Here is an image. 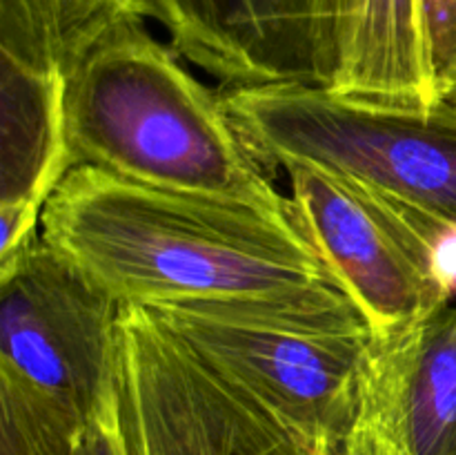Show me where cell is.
Segmentation results:
<instances>
[{
	"label": "cell",
	"mask_w": 456,
	"mask_h": 455,
	"mask_svg": "<svg viewBox=\"0 0 456 455\" xmlns=\"http://www.w3.org/2000/svg\"><path fill=\"white\" fill-rule=\"evenodd\" d=\"M40 236L118 306L216 310L325 330H368L297 217L74 168Z\"/></svg>",
	"instance_id": "obj_1"
},
{
	"label": "cell",
	"mask_w": 456,
	"mask_h": 455,
	"mask_svg": "<svg viewBox=\"0 0 456 455\" xmlns=\"http://www.w3.org/2000/svg\"><path fill=\"white\" fill-rule=\"evenodd\" d=\"M403 205V203H401ZM410 214V221L417 228L423 245H426L428 259H430L432 272L452 302H456V223L445 219L432 217L403 205Z\"/></svg>",
	"instance_id": "obj_15"
},
{
	"label": "cell",
	"mask_w": 456,
	"mask_h": 455,
	"mask_svg": "<svg viewBox=\"0 0 456 455\" xmlns=\"http://www.w3.org/2000/svg\"><path fill=\"white\" fill-rule=\"evenodd\" d=\"M338 455H456V302L395 333L370 335Z\"/></svg>",
	"instance_id": "obj_9"
},
{
	"label": "cell",
	"mask_w": 456,
	"mask_h": 455,
	"mask_svg": "<svg viewBox=\"0 0 456 455\" xmlns=\"http://www.w3.org/2000/svg\"><path fill=\"white\" fill-rule=\"evenodd\" d=\"M74 455H129L118 409V386L101 401L76 442Z\"/></svg>",
	"instance_id": "obj_16"
},
{
	"label": "cell",
	"mask_w": 456,
	"mask_h": 455,
	"mask_svg": "<svg viewBox=\"0 0 456 455\" xmlns=\"http://www.w3.org/2000/svg\"><path fill=\"white\" fill-rule=\"evenodd\" d=\"M330 92L387 105H436L419 0H332Z\"/></svg>",
	"instance_id": "obj_11"
},
{
	"label": "cell",
	"mask_w": 456,
	"mask_h": 455,
	"mask_svg": "<svg viewBox=\"0 0 456 455\" xmlns=\"http://www.w3.org/2000/svg\"><path fill=\"white\" fill-rule=\"evenodd\" d=\"M283 170L298 226L356 303L370 335L395 333L452 303L403 205L314 165Z\"/></svg>",
	"instance_id": "obj_7"
},
{
	"label": "cell",
	"mask_w": 456,
	"mask_h": 455,
	"mask_svg": "<svg viewBox=\"0 0 456 455\" xmlns=\"http://www.w3.org/2000/svg\"><path fill=\"white\" fill-rule=\"evenodd\" d=\"M183 61L225 89L330 87L332 0H150Z\"/></svg>",
	"instance_id": "obj_8"
},
{
	"label": "cell",
	"mask_w": 456,
	"mask_h": 455,
	"mask_svg": "<svg viewBox=\"0 0 456 455\" xmlns=\"http://www.w3.org/2000/svg\"><path fill=\"white\" fill-rule=\"evenodd\" d=\"M154 315L316 453H341L359 401L368 330L310 328L216 310Z\"/></svg>",
	"instance_id": "obj_6"
},
{
	"label": "cell",
	"mask_w": 456,
	"mask_h": 455,
	"mask_svg": "<svg viewBox=\"0 0 456 455\" xmlns=\"http://www.w3.org/2000/svg\"><path fill=\"white\" fill-rule=\"evenodd\" d=\"M116 386L129 455H319L142 308L120 306Z\"/></svg>",
	"instance_id": "obj_4"
},
{
	"label": "cell",
	"mask_w": 456,
	"mask_h": 455,
	"mask_svg": "<svg viewBox=\"0 0 456 455\" xmlns=\"http://www.w3.org/2000/svg\"><path fill=\"white\" fill-rule=\"evenodd\" d=\"M69 163L272 217L294 219L227 112L172 45L125 22L102 36L65 76Z\"/></svg>",
	"instance_id": "obj_2"
},
{
	"label": "cell",
	"mask_w": 456,
	"mask_h": 455,
	"mask_svg": "<svg viewBox=\"0 0 456 455\" xmlns=\"http://www.w3.org/2000/svg\"><path fill=\"white\" fill-rule=\"evenodd\" d=\"M263 163H305L456 223V103L387 105L310 85L225 89Z\"/></svg>",
	"instance_id": "obj_3"
},
{
	"label": "cell",
	"mask_w": 456,
	"mask_h": 455,
	"mask_svg": "<svg viewBox=\"0 0 456 455\" xmlns=\"http://www.w3.org/2000/svg\"><path fill=\"white\" fill-rule=\"evenodd\" d=\"M428 70L436 101L456 92V0H419Z\"/></svg>",
	"instance_id": "obj_14"
},
{
	"label": "cell",
	"mask_w": 456,
	"mask_h": 455,
	"mask_svg": "<svg viewBox=\"0 0 456 455\" xmlns=\"http://www.w3.org/2000/svg\"><path fill=\"white\" fill-rule=\"evenodd\" d=\"M83 428L20 388L0 382V455H74Z\"/></svg>",
	"instance_id": "obj_13"
},
{
	"label": "cell",
	"mask_w": 456,
	"mask_h": 455,
	"mask_svg": "<svg viewBox=\"0 0 456 455\" xmlns=\"http://www.w3.org/2000/svg\"><path fill=\"white\" fill-rule=\"evenodd\" d=\"M448 101H454V103H456V92L452 94V96H450V98H448Z\"/></svg>",
	"instance_id": "obj_17"
},
{
	"label": "cell",
	"mask_w": 456,
	"mask_h": 455,
	"mask_svg": "<svg viewBox=\"0 0 456 455\" xmlns=\"http://www.w3.org/2000/svg\"><path fill=\"white\" fill-rule=\"evenodd\" d=\"M0 263L40 235L49 196L71 170L65 76L0 56Z\"/></svg>",
	"instance_id": "obj_10"
},
{
	"label": "cell",
	"mask_w": 456,
	"mask_h": 455,
	"mask_svg": "<svg viewBox=\"0 0 456 455\" xmlns=\"http://www.w3.org/2000/svg\"><path fill=\"white\" fill-rule=\"evenodd\" d=\"M118 312L38 235L0 263V382L83 428L116 388Z\"/></svg>",
	"instance_id": "obj_5"
},
{
	"label": "cell",
	"mask_w": 456,
	"mask_h": 455,
	"mask_svg": "<svg viewBox=\"0 0 456 455\" xmlns=\"http://www.w3.org/2000/svg\"><path fill=\"white\" fill-rule=\"evenodd\" d=\"M147 18L150 0H0V56L67 76L102 36Z\"/></svg>",
	"instance_id": "obj_12"
}]
</instances>
